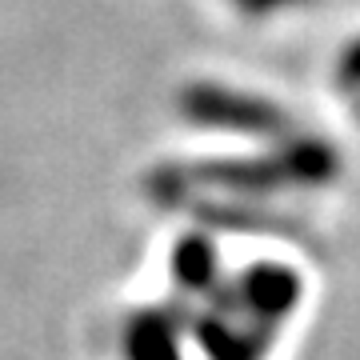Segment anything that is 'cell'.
<instances>
[{"label": "cell", "mask_w": 360, "mask_h": 360, "mask_svg": "<svg viewBox=\"0 0 360 360\" xmlns=\"http://www.w3.org/2000/svg\"><path fill=\"white\" fill-rule=\"evenodd\" d=\"M180 112L196 124H217V129H245V132H276L288 124V116L264 96L232 92L220 84H193L180 92Z\"/></svg>", "instance_id": "cell-1"}, {"label": "cell", "mask_w": 360, "mask_h": 360, "mask_svg": "<svg viewBox=\"0 0 360 360\" xmlns=\"http://www.w3.org/2000/svg\"><path fill=\"white\" fill-rule=\"evenodd\" d=\"M236 4H240V13H248V16H269V13H276V8L300 4V0H236Z\"/></svg>", "instance_id": "cell-6"}, {"label": "cell", "mask_w": 360, "mask_h": 360, "mask_svg": "<svg viewBox=\"0 0 360 360\" xmlns=\"http://www.w3.org/2000/svg\"><path fill=\"white\" fill-rule=\"evenodd\" d=\"M124 352H129V360H180L176 328L160 312H144L124 333Z\"/></svg>", "instance_id": "cell-3"}, {"label": "cell", "mask_w": 360, "mask_h": 360, "mask_svg": "<svg viewBox=\"0 0 360 360\" xmlns=\"http://www.w3.org/2000/svg\"><path fill=\"white\" fill-rule=\"evenodd\" d=\"M172 272L184 288H205L217 272V252L205 236H184L172 252Z\"/></svg>", "instance_id": "cell-4"}, {"label": "cell", "mask_w": 360, "mask_h": 360, "mask_svg": "<svg viewBox=\"0 0 360 360\" xmlns=\"http://www.w3.org/2000/svg\"><path fill=\"white\" fill-rule=\"evenodd\" d=\"M340 80L352 84V89H360V40L356 44H348L345 56H340Z\"/></svg>", "instance_id": "cell-5"}, {"label": "cell", "mask_w": 360, "mask_h": 360, "mask_svg": "<svg viewBox=\"0 0 360 360\" xmlns=\"http://www.w3.org/2000/svg\"><path fill=\"white\" fill-rule=\"evenodd\" d=\"M240 296L257 321H281L300 296V281H296V272L281 269V264H257L240 281Z\"/></svg>", "instance_id": "cell-2"}]
</instances>
